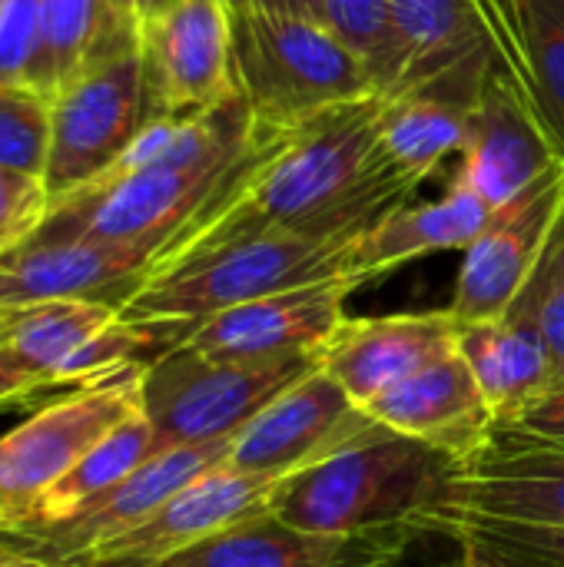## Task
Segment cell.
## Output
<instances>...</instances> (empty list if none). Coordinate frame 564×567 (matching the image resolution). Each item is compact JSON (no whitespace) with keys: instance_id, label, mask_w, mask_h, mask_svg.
<instances>
[{"instance_id":"1","label":"cell","mask_w":564,"mask_h":567,"mask_svg":"<svg viewBox=\"0 0 564 567\" xmlns=\"http://www.w3.org/2000/svg\"><path fill=\"white\" fill-rule=\"evenodd\" d=\"M379 103L382 96H369L283 133L253 176L196 223L176 252L276 229L366 233L409 203L419 183L386 159Z\"/></svg>"},{"instance_id":"2","label":"cell","mask_w":564,"mask_h":567,"mask_svg":"<svg viewBox=\"0 0 564 567\" xmlns=\"http://www.w3.org/2000/svg\"><path fill=\"white\" fill-rule=\"evenodd\" d=\"M359 236L276 229L180 249L150 272L120 319L170 326L186 339L196 322L223 309L312 282L352 279L349 252Z\"/></svg>"},{"instance_id":"3","label":"cell","mask_w":564,"mask_h":567,"mask_svg":"<svg viewBox=\"0 0 564 567\" xmlns=\"http://www.w3.org/2000/svg\"><path fill=\"white\" fill-rule=\"evenodd\" d=\"M449 475V455L376 422L322 462L279 478L269 515L309 535L412 528L442 495Z\"/></svg>"},{"instance_id":"4","label":"cell","mask_w":564,"mask_h":567,"mask_svg":"<svg viewBox=\"0 0 564 567\" xmlns=\"http://www.w3.org/2000/svg\"><path fill=\"white\" fill-rule=\"evenodd\" d=\"M283 133L289 130H269L256 123V140L233 156L183 166H150L123 176H100L83 189L53 199L47 219L27 243L153 239L166 243L173 256L186 233L196 223H203L216 206H223L253 176V169L269 156Z\"/></svg>"},{"instance_id":"5","label":"cell","mask_w":564,"mask_h":567,"mask_svg":"<svg viewBox=\"0 0 564 567\" xmlns=\"http://www.w3.org/2000/svg\"><path fill=\"white\" fill-rule=\"evenodd\" d=\"M226 3L236 93L259 126L296 130L329 110L379 96L369 70L319 17L266 7L259 0Z\"/></svg>"},{"instance_id":"6","label":"cell","mask_w":564,"mask_h":567,"mask_svg":"<svg viewBox=\"0 0 564 567\" xmlns=\"http://www.w3.org/2000/svg\"><path fill=\"white\" fill-rule=\"evenodd\" d=\"M319 369L316 352L276 359H213L176 346L140 375V409L156 432V449L236 439L276 395Z\"/></svg>"},{"instance_id":"7","label":"cell","mask_w":564,"mask_h":567,"mask_svg":"<svg viewBox=\"0 0 564 567\" xmlns=\"http://www.w3.org/2000/svg\"><path fill=\"white\" fill-rule=\"evenodd\" d=\"M140 375L123 372L37 409L0 439V538H17L37 502L116 425L140 409Z\"/></svg>"},{"instance_id":"8","label":"cell","mask_w":564,"mask_h":567,"mask_svg":"<svg viewBox=\"0 0 564 567\" xmlns=\"http://www.w3.org/2000/svg\"><path fill=\"white\" fill-rule=\"evenodd\" d=\"M459 518L564 525V442L495 425L479 449L452 462L442 495L412 522V532Z\"/></svg>"},{"instance_id":"9","label":"cell","mask_w":564,"mask_h":567,"mask_svg":"<svg viewBox=\"0 0 564 567\" xmlns=\"http://www.w3.org/2000/svg\"><path fill=\"white\" fill-rule=\"evenodd\" d=\"M153 120L140 47L126 50L50 96V153L43 186L70 196L103 176Z\"/></svg>"},{"instance_id":"10","label":"cell","mask_w":564,"mask_h":567,"mask_svg":"<svg viewBox=\"0 0 564 567\" xmlns=\"http://www.w3.org/2000/svg\"><path fill=\"white\" fill-rule=\"evenodd\" d=\"M136 33L153 116H193L239 96L226 0H176Z\"/></svg>"},{"instance_id":"11","label":"cell","mask_w":564,"mask_h":567,"mask_svg":"<svg viewBox=\"0 0 564 567\" xmlns=\"http://www.w3.org/2000/svg\"><path fill=\"white\" fill-rule=\"evenodd\" d=\"M372 425L376 419H369L339 382L316 369L236 432L226 465L243 475L279 482L356 442Z\"/></svg>"},{"instance_id":"12","label":"cell","mask_w":564,"mask_h":567,"mask_svg":"<svg viewBox=\"0 0 564 567\" xmlns=\"http://www.w3.org/2000/svg\"><path fill=\"white\" fill-rule=\"evenodd\" d=\"M564 213V166L515 203L495 209L479 239L465 249L452 316L459 326L502 319L535 276Z\"/></svg>"},{"instance_id":"13","label":"cell","mask_w":564,"mask_h":567,"mask_svg":"<svg viewBox=\"0 0 564 567\" xmlns=\"http://www.w3.org/2000/svg\"><path fill=\"white\" fill-rule=\"evenodd\" d=\"M170 256L166 243H23L0 256V309L90 299L123 309Z\"/></svg>"},{"instance_id":"14","label":"cell","mask_w":564,"mask_h":567,"mask_svg":"<svg viewBox=\"0 0 564 567\" xmlns=\"http://www.w3.org/2000/svg\"><path fill=\"white\" fill-rule=\"evenodd\" d=\"M564 166V153L535 106L492 66L472 116L455 183L469 186L492 209L525 196Z\"/></svg>"},{"instance_id":"15","label":"cell","mask_w":564,"mask_h":567,"mask_svg":"<svg viewBox=\"0 0 564 567\" xmlns=\"http://www.w3.org/2000/svg\"><path fill=\"white\" fill-rule=\"evenodd\" d=\"M229 445H233V439L156 452L133 475H126L116 488H110L103 498H96L83 512H76L50 528L23 535L17 545L53 561V565L66 567L80 555L143 525L160 505H166L176 492H183L199 475L226 465Z\"/></svg>"},{"instance_id":"16","label":"cell","mask_w":564,"mask_h":567,"mask_svg":"<svg viewBox=\"0 0 564 567\" xmlns=\"http://www.w3.org/2000/svg\"><path fill=\"white\" fill-rule=\"evenodd\" d=\"M356 279H329L223 309L189 329L186 349L213 359H276L319 352L346 319Z\"/></svg>"},{"instance_id":"17","label":"cell","mask_w":564,"mask_h":567,"mask_svg":"<svg viewBox=\"0 0 564 567\" xmlns=\"http://www.w3.org/2000/svg\"><path fill=\"white\" fill-rule=\"evenodd\" d=\"M412 528L309 535L269 512L226 525L153 567H396Z\"/></svg>"},{"instance_id":"18","label":"cell","mask_w":564,"mask_h":567,"mask_svg":"<svg viewBox=\"0 0 564 567\" xmlns=\"http://www.w3.org/2000/svg\"><path fill=\"white\" fill-rule=\"evenodd\" d=\"M459 322L452 309L342 319L316 352L319 369L362 409L386 389L455 352Z\"/></svg>"},{"instance_id":"19","label":"cell","mask_w":564,"mask_h":567,"mask_svg":"<svg viewBox=\"0 0 564 567\" xmlns=\"http://www.w3.org/2000/svg\"><path fill=\"white\" fill-rule=\"evenodd\" d=\"M276 482L243 475L229 465H219L183 492H176L166 505H160L143 525L133 532L80 555L66 567H153L170 555L189 548L193 542L236 525L249 515L269 512V495Z\"/></svg>"},{"instance_id":"20","label":"cell","mask_w":564,"mask_h":567,"mask_svg":"<svg viewBox=\"0 0 564 567\" xmlns=\"http://www.w3.org/2000/svg\"><path fill=\"white\" fill-rule=\"evenodd\" d=\"M362 409L379 425L425 442L452 462L479 449L495 429V415L459 349L386 389Z\"/></svg>"},{"instance_id":"21","label":"cell","mask_w":564,"mask_h":567,"mask_svg":"<svg viewBox=\"0 0 564 567\" xmlns=\"http://www.w3.org/2000/svg\"><path fill=\"white\" fill-rule=\"evenodd\" d=\"M495 70L535 106L564 153V0H475Z\"/></svg>"},{"instance_id":"22","label":"cell","mask_w":564,"mask_h":567,"mask_svg":"<svg viewBox=\"0 0 564 567\" xmlns=\"http://www.w3.org/2000/svg\"><path fill=\"white\" fill-rule=\"evenodd\" d=\"M495 209L462 183H449L432 203H402L376 219L349 252V276L362 286L412 259L469 249L489 226Z\"/></svg>"},{"instance_id":"23","label":"cell","mask_w":564,"mask_h":567,"mask_svg":"<svg viewBox=\"0 0 564 567\" xmlns=\"http://www.w3.org/2000/svg\"><path fill=\"white\" fill-rule=\"evenodd\" d=\"M485 80L449 76L439 83L382 96L379 143L386 159L402 176L425 183L449 156H462L469 116Z\"/></svg>"},{"instance_id":"24","label":"cell","mask_w":564,"mask_h":567,"mask_svg":"<svg viewBox=\"0 0 564 567\" xmlns=\"http://www.w3.org/2000/svg\"><path fill=\"white\" fill-rule=\"evenodd\" d=\"M459 355L472 369L495 425L515 422L548 389H555V365L535 319L512 306L495 322L459 326Z\"/></svg>"},{"instance_id":"25","label":"cell","mask_w":564,"mask_h":567,"mask_svg":"<svg viewBox=\"0 0 564 567\" xmlns=\"http://www.w3.org/2000/svg\"><path fill=\"white\" fill-rule=\"evenodd\" d=\"M406 50L402 90L449 76L485 80L495 66L492 40L475 0H389Z\"/></svg>"},{"instance_id":"26","label":"cell","mask_w":564,"mask_h":567,"mask_svg":"<svg viewBox=\"0 0 564 567\" xmlns=\"http://www.w3.org/2000/svg\"><path fill=\"white\" fill-rule=\"evenodd\" d=\"M140 47L116 0H40V60L33 90L47 100L86 70Z\"/></svg>"},{"instance_id":"27","label":"cell","mask_w":564,"mask_h":567,"mask_svg":"<svg viewBox=\"0 0 564 567\" xmlns=\"http://www.w3.org/2000/svg\"><path fill=\"white\" fill-rule=\"evenodd\" d=\"M156 449V432L146 422L143 412H136L133 419H126L123 425H116L106 439H100L33 508L30 522L17 532L13 542H20L30 532L50 528L76 512H83L86 505H93L96 498H103L110 488H116L126 475H133L146 458H153Z\"/></svg>"},{"instance_id":"28","label":"cell","mask_w":564,"mask_h":567,"mask_svg":"<svg viewBox=\"0 0 564 567\" xmlns=\"http://www.w3.org/2000/svg\"><path fill=\"white\" fill-rule=\"evenodd\" d=\"M116 306L90 299H53L23 306L13 312L3 349L47 389L53 385L57 369L73 359L90 339H96L110 322H116Z\"/></svg>"},{"instance_id":"29","label":"cell","mask_w":564,"mask_h":567,"mask_svg":"<svg viewBox=\"0 0 564 567\" xmlns=\"http://www.w3.org/2000/svg\"><path fill=\"white\" fill-rule=\"evenodd\" d=\"M319 20L369 70L379 96L402 86L406 50L389 0H319Z\"/></svg>"},{"instance_id":"30","label":"cell","mask_w":564,"mask_h":567,"mask_svg":"<svg viewBox=\"0 0 564 567\" xmlns=\"http://www.w3.org/2000/svg\"><path fill=\"white\" fill-rule=\"evenodd\" d=\"M50 153V100L30 86L0 83V169L43 179Z\"/></svg>"},{"instance_id":"31","label":"cell","mask_w":564,"mask_h":567,"mask_svg":"<svg viewBox=\"0 0 564 567\" xmlns=\"http://www.w3.org/2000/svg\"><path fill=\"white\" fill-rule=\"evenodd\" d=\"M515 306H522L535 319L548 346V355L555 365V385H558L564 382V213L548 239V249L535 276L529 279L525 292L515 299Z\"/></svg>"},{"instance_id":"32","label":"cell","mask_w":564,"mask_h":567,"mask_svg":"<svg viewBox=\"0 0 564 567\" xmlns=\"http://www.w3.org/2000/svg\"><path fill=\"white\" fill-rule=\"evenodd\" d=\"M432 532L439 535H469L489 542L502 551H512L525 561L545 567H564V525H532V522H499V518H459L442 522Z\"/></svg>"},{"instance_id":"33","label":"cell","mask_w":564,"mask_h":567,"mask_svg":"<svg viewBox=\"0 0 564 567\" xmlns=\"http://www.w3.org/2000/svg\"><path fill=\"white\" fill-rule=\"evenodd\" d=\"M50 193L43 179L0 169V256L27 243L50 213Z\"/></svg>"},{"instance_id":"34","label":"cell","mask_w":564,"mask_h":567,"mask_svg":"<svg viewBox=\"0 0 564 567\" xmlns=\"http://www.w3.org/2000/svg\"><path fill=\"white\" fill-rule=\"evenodd\" d=\"M509 425H519V429H525L532 435H542V439L564 442V382H558L555 389H548L535 405H529Z\"/></svg>"},{"instance_id":"35","label":"cell","mask_w":564,"mask_h":567,"mask_svg":"<svg viewBox=\"0 0 564 567\" xmlns=\"http://www.w3.org/2000/svg\"><path fill=\"white\" fill-rule=\"evenodd\" d=\"M43 389V382L33 375V372H27L3 346H0V412H7L10 405H20V402H27L33 392H40Z\"/></svg>"},{"instance_id":"36","label":"cell","mask_w":564,"mask_h":567,"mask_svg":"<svg viewBox=\"0 0 564 567\" xmlns=\"http://www.w3.org/2000/svg\"><path fill=\"white\" fill-rule=\"evenodd\" d=\"M459 542V558L445 567H545L535 565V561H525L512 551H502L489 542H479V538H469V535H452Z\"/></svg>"},{"instance_id":"37","label":"cell","mask_w":564,"mask_h":567,"mask_svg":"<svg viewBox=\"0 0 564 567\" xmlns=\"http://www.w3.org/2000/svg\"><path fill=\"white\" fill-rule=\"evenodd\" d=\"M116 3H120V10H123V13L136 23V30H140V23L160 17V13L170 10L176 0H116Z\"/></svg>"},{"instance_id":"38","label":"cell","mask_w":564,"mask_h":567,"mask_svg":"<svg viewBox=\"0 0 564 567\" xmlns=\"http://www.w3.org/2000/svg\"><path fill=\"white\" fill-rule=\"evenodd\" d=\"M0 567H60V565H53V561H47V558H40V555L27 551V548H20V545H10V548H3V551H0Z\"/></svg>"},{"instance_id":"39","label":"cell","mask_w":564,"mask_h":567,"mask_svg":"<svg viewBox=\"0 0 564 567\" xmlns=\"http://www.w3.org/2000/svg\"><path fill=\"white\" fill-rule=\"evenodd\" d=\"M266 7H279V10H296V13H309L319 17V0H259Z\"/></svg>"},{"instance_id":"40","label":"cell","mask_w":564,"mask_h":567,"mask_svg":"<svg viewBox=\"0 0 564 567\" xmlns=\"http://www.w3.org/2000/svg\"><path fill=\"white\" fill-rule=\"evenodd\" d=\"M13 312H17V309H0V346H3V339H7V332H10Z\"/></svg>"},{"instance_id":"41","label":"cell","mask_w":564,"mask_h":567,"mask_svg":"<svg viewBox=\"0 0 564 567\" xmlns=\"http://www.w3.org/2000/svg\"><path fill=\"white\" fill-rule=\"evenodd\" d=\"M10 545H17V542H0V551H3V548H10Z\"/></svg>"},{"instance_id":"42","label":"cell","mask_w":564,"mask_h":567,"mask_svg":"<svg viewBox=\"0 0 564 567\" xmlns=\"http://www.w3.org/2000/svg\"><path fill=\"white\" fill-rule=\"evenodd\" d=\"M0 542H10V538H0Z\"/></svg>"}]
</instances>
